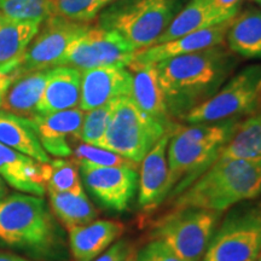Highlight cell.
Returning a JSON list of instances; mask_svg holds the SVG:
<instances>
[{
  "label": "cell",
  "mask_w": 261,
  "mask_h": 261,
  "mask_svg": "<svg viewBox=\"0 0 261 261\" xmlns=\"http://www.w3.org/2000/svg\"><path fill=\"white\" fill-rule=\"evenodd\" d=\"M236 63L231 51L218 45L155 64L169 116L182 119L213 97Z\"/></svg>",
  "instance_id": "cell-1"
},
{
  "label": "cell",
  "mask_w": 261,
  "mask_h": 261,
  "mask_svg": "<svg viewBox=\"0 0 261 261\" xmlns=\"http://www.w3.org/2000/svg\"><path fill=\"white\" fill-rule=\"evenodd\" d=\"M261 195V162L217 160L192 184L173 197L171 211L198 208L224 213Z\"/></svg>",
  "instance_id": "cell-2"
},
{
  "label": "cell",
  "mask_w": 261,
  "mask_h": 261,
  "mask_svg": "<svg viewBox=\"0 0 261 261\" xmlns=\"http://www.w3.org/2000/svg\"><path fill=\"white\" fill-rule=\"evenodd\" d=\"M238 122V119H230L173 128L167 148L168 196L175 197L213 165Z\"/></svg>",
  "instance_id": "cell-3"
},
{
  "label": "cell",
  "mask_w": 261,
  "mask_h": 261,
  "mask_svg": "<svg viewBox=\"0 0 261 261\" xmlns=\"http://www.w3.org/2000/svg\"><path fill=\"white\" fill-rule=\"evenodd\" d=\"M180 5L181 0H117L98 15V27L119 33L137 52L158 42Z\"/></svg>",
  "instance_id": "cell-4"
},
{
  "label": "cell",
  "mask_w": 261,
  "mask_h": 261,
  "mask_svg": "<svg viewBox=\"0 0 261 261\" xmlns=\"http://www.w3.org/2000/svg\"><path fill=\"white\" fill-rule=\"evenodd\" d=\"M0 241L11 247L51 253L58 233L44 198L15 194L0 201Z\"/></svg>",
  "instance_id": "cell-5"
},
{
  "label": "cell",
  "mask_w": 261,
  "mask_h": 261,
  "mask_svg": "<svg viewBox=\"0 0 261 261\" xmlns=\"http://www.w3.org/2000/svg\"><path fill=\"white\" fill-rule=\"evenodd\" d=\"M172 132L143 112L130 96L117 98L99 148L139 165L166 133Z\"/></svg>",
  "instance_id": "cell-6"
},
{
  "label": "cell",
  "mask_w": 261,
  "mask_h": 261,
  "mask_svg": "<svg viewBox=\"0 0 261 261\" xmlns=\"http://www.w3.org/2000/svg\"><path fill=\"white\" fill-rule=\"evenodd\" d=\"M261 252V201L227 211L215 228L201 261H256Z\"/></svg>",
  "instance_id": "cell-7"
},
{
  "label": "cell",
  "mask_w": 261,
  "mask_h": 261,
  "mask_svg": "<svg viewBox=\"0 0 261 261\" xmlns=\"http://www.w3.org/2000/svg\"><path fill=\"white\" fill-rule=\"evenodd\" d=\"M220 215L198 208L169 211L155 221L150 237L162 241L181 261H201Z\"/></svg>",
  "instance_id": "cell-8"
},
{
  "label": "cell",
  "mask_w": 261,
  "mask_h": 261,
  "mask_svg": "<svg viewBox=\"0 0 261 261\" xmlns=\"http://www.w3.org/2000/svg\"><path fill=\"white\" fill-rule=\"evenodd\" d=\"M261 106V64L249 65L237 73L213 97L191 109L185 122L212 123L243 115H253Z\"/></svg>",
  "instance_id": "cell-9"
},
{
  "label": "cell",
  "mask_w": 261,
  "mask_h": 261,
  "mask_svg": "<svg viewBox=\"0 0 261 261\" xmlns=\"http://www.w3.org/2000/svg\"><path fill=\"white\" fill-rule=\"evenodd\" d=\"M136 50L119 33L90 27L69 45L60 67L84 71L100 67H122L132 63Z\"/></svg>",
  "instance_id": "cell-10"
},
{
  "label": "cell",
  "mask_w": 261,
  "mask_h": 261,
  "mask_svg": "<svg viewBox=\"0 0 261 261\" xmlns=\"http://www.w3.org/2000/svg\"><path fill=\"white\" fill-rule=\"evenodd\" d=\"M90 28L89 23H79L58 16H51L39 35L31 41L16 68V76L33 71L60 67L65 51L75 39Z\"/></svg>",
  "instance_id": "cell-11"
},
{
  "label": "cell",
  "mask_w": 261,
  "mask_h": 261,
  "mask_svg": "<svg viewBox=\"0 0 261 261\" xmlns=\"http://www.w3.org/2000/svg\"><path fill=\"white\" fill-rule=\"evenodd\" d=\"M77 166L87 190L103 207L116 212H123L128 208L138 188L137 168L128 166Z\"/></svg>",
  "instance_id": "cell-12"
},
{
  "label": "cell",
  "mask_w": 261,
  "mask_h": 261,
  "mask_svg": "<svg viewBox=\"0 0 261 261\" xmlns=\"http://www.w3.org/2000/svg\"><path fill=\"white\" fill-rule=\"evenodd\" d=\"M132 73L122 67H100L81 71L80 109L90 112L130 96Z\"/></svg>",
  "instance_id": "cell-13"
},
{
  "label": "cell",
  "mask_w": 261,
  "mask_h": 261,
  "mask_svg": "<svg viewBox=\"0 0 261 261\" xmlns=\"http://www.w3.org/2000/svg\"><path fill=\"white\" fill-rule=\"evenodd\" d=\"M171 132L166 133L139 163L138 204L143 211H154L169 195L167 148Z\"/></svg>",
  "instance_id": "cell-14"
},
{
  "label": "cell",
  "mask_w": 261,
  "mask_h": 261,
  "mask_svg": "<svg viewBox=\"0 0 261 261\" xmlns=\"http://www.w3.org/2000/svg\"><path fill=\"white\" fill-rule=\"evenodd\" d=\"M232 21L233 19L225 21L223 23L200 29V31L190 33V34L174 39V40L156 44L144 48V50L137 51L135 58L129 65L158 64L168 58L194 54V52L221 45L226 38L228 28Z\"/></svg>",
  "instance_id": "cell-15"
},
{
  "label": "cell",
  "mask_w": 261,
  "mask_h": 261,
  "mask_svg": "<svg viewBox=\"0 0 261 261\" xmlns=\"http://www.w3.org/2000/svg\"><path fill=\"white\" fill-rule=\"evenodd\" d=\"M84 117L83 110L74 108L48 115H35L31 120L45 151L63 159L73 154L68 138H79Z\"/></svg>",
  "instance_id": "cell-16"
},
{
  "label": "cell",
  "mask_w": 261,
  "mask_h": 261,
  "mask_svg": "<svg viewBox=\"0 0 261 261\" xmlns=\"http://www.w3.org/2000/svg\"><path fill=\"white\" fill-rule=\"evenodd\" d=\"M48 175L50 162H39L0 143V177L10 187L42 197Z\"/></svg>",
  "instance_id": "cell-17"
},
{
  "label": "cell",
  "mask_w": 261,
  "mask_h": 261,
  "mask_svg": "<svg viewBox=\"0 0 261 261\" xmlns=\"http://www.w3.org/2000/svg\"><path fill=\"white\" fill-rule=\"evenodd\" d=\"M125 225L116 220H96L69 230V244L76 261H92L125 233Z\"/></svg>",
  "instance_id": "cell-18"
},
{
  "label": "cell",
  "mask_w": 261,
  "mask_h": 261,
  "mask_svg": "<svg viewBox=\"0 0 261 261\" xmlns=\"http://www.w3.org/2000/svg\"><path fill=\"white\" fill-rule=\"evenodd\" d=\"M129 67L132 70L130 98L145 114L162 123L166 128L173 130L175 125H173L172 117L169 116L155 64Z\"/></svg>",
  "instance_id": "cell-19"
},
{
  "label": "cell",
  "mask_w": 261,
  "mask_h": 261,
  "mask_svg": "<svg viewBox=\"0 0 261 261\" xmlns=\"http://www.w3.org/2000/svg\"><path fill=\"white\" fill-rule=\"evenodd\" d=\"M81 71L71 67L52 68L35 115L74 109L80 104Z\"/></svg>",
  "instance_id": "cell-20"
},
{
  "label": "cell",
  "mask_w": 261,
  "mask_h": 261,
  "mask_svg": "<svg viewBox=\"0 0 261 261\" xmlns=\"http://www.w3.org/2000/svg\"><path fill=\"white\" fill-rule=\"evenodd\" d=\"M0 143L39 162L48 163L51 161L47 152L42 148L32 120L27 117L2 110Z\"/></svg>",
  "instance_id": "cell-21"
},
{
  "label": "cell",
  "mask_w": 261,
  "mask_h": 261,
  "mask_svg": "<svg viewBox=\"0 0 261 261\" xmlns=\"http://www.w3.org/2000/svg\"><path fill=\"white\" fill-rule=\"evenodd\" d=\"M51 69L38 70L18 76L6 91L3 108L5 112L32 119L37 114V106L44 93Z\"/></svg>",
  "instance_id": "cell-22"
},
{
  "label": "cell",
  "mask_w": 261,
  "mask_h": 261,
  "mask_svg": "<svg viewBox=\"0 0 261 261\" xmlns=\"http://www.w3.org/2000/svg\"><path fill=\"white\" fill-rule=\"evenodd\" d=\"M226 39L231 52L250 60H261V10L250 8L237 14Z\"/></svg>",
  "instance_id": "cell-23"
},
{
  "label": "cell",
  "mask_w": 261,
  "mask_h": 261,
  "mask_svg": "<svg viewBox=\"0 0 261 261\" xmlns=\"http://www.w3.org/2000/svg\"><path fill=\"white\" fill-rule=\"evenodd\" d=\"M217 160L261 162V114H253L237 123Z\"/></svg>",
  "instance_id": "cell-24"
},
{
  "label": "cell",
  "mask_w": 261,
  "mask_h": 261,
  "mask_svg": "<svg viewBox=\"0 0 261 261\" xmlns=\"http://www.w3.org/2000/svg\"><path fill=\"white\" fill-rule=\"evenodd\" d=\"M38 22H6L0 27V71L15 73L28 45L39 33Z\"/></svg>",
  "instance_id": "cell-25"
},
{
  "label": "cell",
  "mask_w": 261,
  "mask_h": 261,
  "mask_svg": "<svg viewBox=\"0 0 261 261\" xmlns=\"http://www.w3.org/2000/svg\"><path fill=\"white\" fill-rule=\"evenodd\" d=\"M219 23L223 22H220L215 15L212 0H190L184 9L179 10L156 44L174 40L190 33Z\"/></svg>",
  "instance_id": "cell-26"
},
{
  "label": "cell",
  "mask_w": 261,
  "mask_h": 261,
  "mask_svg": "<svg viewBox=\"0 0 261 261\" xmlns=\"http://www.w3.org/2000/svg\"><path fill=\"white\" fill-rule=\"evenodd\" d=\"M48 195L52 212L68 231L92 223L97 218L98 212L85 194V190L48 192Z\"/></svg>",
  "instance_id": "cell-27"
},
{
  "label": "cell",
  "mask_w": 261,
  "mask_h": 261,
  "mask_svg": "<svg viewBox=\"0 0 261 261\" xmlns=\"http://www.w3.org/2000/svg\"><path fill=\"white\" fill-rule=\"evenodd\" d=\"M0 12L10 22L40 24L54 16L52 0H0Z\"/></svg>",
  "instance_id": "cell-28"
},
{
  "label": "cell",
  "mask_w": 261,
  "mask_h": 261,
  "mask_svg": "<svg viewBox=\"0 0 261 261\" xmlns=\"http://www.w3.org/2000/svg\"><path fill=\"white\" fill-rule=\"evenodd\" d=\"M117 0H52L54 16L79 23H89Z\"/></svg>",
  "instance_id": "cell-29"
},
{
  "label": "cell",
  "mask_w": 261,
  "mask_h": 261,
  "mask_svg": "<svg viewBox=\"0 0 261 261\" xmlns=\"http://www.w3.org/2000/svg\"><path fill=\"white\" fill-rule=\"evenodd\" d=\"M46 189L48 192H76L84 190L77 163L74 160L64 159L50 161V175Z\"/></svg>",
  "instance_id": "cell-30"
},
{
  "label": "cell",
  "mask_w": 261,
  "mask_h": 261,
  "mask_svg": "<svg viewBox=\"0 0 261 261\" xmlns=\"http://www.w3.org/2000/svg\"><path fill=\"white\" fill-rule=\"evenodd\" d=\"M73 160L77 165L94 166V167H120V166H128L137 168L139 165L129 161L121 155L110 150L99 148L86 143L77 144L73 149Z\"/></svg>",
  "instance_id": "cell-31"
},
{
  "label": "cell",
  "mask_w": 261,
  "mask_h": 261,
  "mask_svg": "<svg viewBox=\"0 0 261 261\" xmlns=\"http://www.w3.org/2000/svg\"><path fill=\"white\" fill-rule=\"evenodd\" d=\"M115 100L106 104V106L90 110L87 114H85L79 137L83 140V143L100 146L104 135L107 132L108 125H109L110 117H112Z\"/></svg>",
  "instance_id": "cell-32"
},
{
  "label": "cell",
  "mask_w": 261,
  "mask_h": 261,
  "mask_svg": "<svg viewBox=\"0 0 261 261\" xmlns=\"http://www.w3.org/2000/svg\"><path fill=\"white\" fill-rule=\"evenodd\" d=\"M135 261H181L162 241L151 240L139 252H136Z\"/></svg>",
  "instance_id": "cell-33"
},
{
  "label": "cell",
  "mask_w": 261,
  "mask_h": 261,
  "mask_svg": "<svg viewBox=\"0 0 261 261\" xmlns=\"http://www.w3.org/2000/svg\"><path fill=\"white\" fill-rule=\"evenodd\" d=\"M133 252H135L133 244H130L127 240H121L110 246L106 252H103L92 261H125L126 257Z\"/></svg>",
  "instance_id": "cell-34"
},
{
  "label": "cell",
  "mask_w": 261,
  "mask_h": 261,
  "mask_svg": "<svg viewBox=\"0 0 261 261\" xmlns=\"http://www.w3.org/2000/svg\"><path fill=\"white\" fill-rule=\"evenodd\" d=\"M243 0H212L213 10L220 22L230 21L236 17Z\"/></svg>",
  "instance_id": "cell-35"
},
{
  "label": "cell",
  "mask_w": 261,
  "mask_h": 261,
  "mask_svg": "<svg viewBox=\"0 0 261 261\" xmlns=\"http://www.w3.org/2000/svg\"><path fill=\"white\" fill-rule=\"evenodd\" d=\"M17 79L15 73H5V71H0V89L2 87H10L14 81Z\"/></svg>",
  "instance_id": "cell-36"
},
{
  "label": "cell",
  "mask_w": 261,
  "mask_h": 261,
  "mask_svg": "<svg viewBox=\"0 0 261 261\" xmlns=\"http://www.w3.org/2000/svg\"><path fill=\"white\" fill-rule=\"evenodd\" d=\"M0 261H31V260L24 259V257L16 255V254L0 252Z\"/></svg>",
  "instance_id": "cell-37"
},
{
  "label": "cell",
  "mask_w": 261,
  "mask_h": 261,
  "mask_svg": "<svg viewBox=\"0 0 261 261\" xmlns=\"http://www.w3.org/2000/svg\"><path fill=\"white\" fill-rule=\"evenodd\" d=\"M6 194V188H5V184L3 182V179L0 177V201L4 198V196Z\"/></svg>",
  "instance_id": "cell-38"
},
{
  "label": "cell",
  "mask_w": 261,
  "mask_h": 261,
  "mask_svg": "<svg viewBox=\"0 0 261 261\" xmlns=\"http://www.w3.org/2000/svg\"><path fill=\"white\" fill-rule=\"evenodd\" d=\"M8 90H9V87H2V89H0V108L3 107V102H4L6 91Z\"/></svg>",
  "instance_id": "cell-39"
},
{
  "label": "cell",
  "mask_w": 261,
  "mask_h": 261,
  "mask_svg": "<svg viewBox=\"0 0 261 261\" xmlns=\"http://www.w3.org/2000/svg\"><path fill=\"white\" fill-rule=\"evenodd\" d=\"M6 22H9V21H8V19H6V18H5V16H4V15H3V14H2V12H0V27H2V25H3V24H5V23H6Z\"/></svg>",
  "instance_id": "cell-40"
},
{
  "label": "cell",
  "mask_w": 261,
  "mask_h": 261,
  "mask_svg": "<svg viewBox=\"0 0 261 261\" xmlns=\"http://www.w3.org/2000/svg\"><path fill=\"white\" fill-rule=\"evenodd\" d=\"M135 256H136V250L132 254H129V255L125 259V261H135Z\"/></svg>",
  "instance_id": "cell-41"
},
{
  "label": "cell",
  "mask_w": 261,
  "mask_h": 261,
  "mask_svg": "<svg viewBox=\"0 0 261 261\" xmlns=\"http://www.w3.org/2000/svg\"><path fill=\"white\" fill-rule=\"evenodd\" d=\"M253 2H255V3H257V4H259V5L261 6V0H253Z\"/></svg>",
  "instance_id": "cell-42"
},
{
  "label": "cell",
  "mask_w": 261,
  "mask_h": 261,
  "mask_svg": "<svg viewBox=\"0 0 261 261\" xmlns=\"http://www.w3.org/2000/svg\"><path fill=\"white\" fill-rule=\"evenodd\" d=\"M256 261H261V252H260V254H259V256H257Z\"/></svg>",
  "instance_id": "cell-43"
}]
</instances>
